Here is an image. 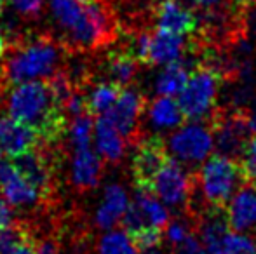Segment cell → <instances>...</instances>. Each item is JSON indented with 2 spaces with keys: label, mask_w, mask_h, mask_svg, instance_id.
Wrapping results in <instances>:
<instances>
[{
  "label": "cell",
  "mask_w": 256,
  "mask_h": 254,
  "mask_svg": "<svg viewBox=\"0 0 256 254\" xmlns=\"http://www.w3.org/2000/svg\"><path fill=\"white\" fill-rule=\"evenodd\" d=\"M56 40L66 51H94L110 44L117 33L115 19L104 0H49Z\"/></svg>",
  "instance_id": "1"
},
{
  "label": "cell",
  "mask_w": 256,
  "mask_h": 254,
  "mask_svg": "<svg viewBox=\"0 0 256 254\" xmlns=\"http://www.w3.org/2000/svg\"><path fill=\"white\" fill-rule=\"evenodd\" d=\"M9 115L37 132L40 141L56 143L66 131L63 103L48 80H26L12 87L7 99Z\"/></svg>",
  "instance_id": "2"
},
{
  "label": "cell",
  "mask_w": 256,
  "mask_h": 254,
  "mask_svg": "<svg viewBox=\"0 0 256 254\" xmlns=\"http://www.w3.org/2000/svg\"><path fill=\"white\" fill-rule=\"evenodd\" d=\"M63 45L52 37L42 35L20 45L4 64L2 77L20 84L26 80H46L60 70Z\"/></svg>",
  "instance_id": "3"
},
{
  "label": "cell",
  "mask_w": 256,
  "mask_h": 254,
  "mask_svg": "<svg viewBox=\"0 0 256 254\" xmlns=\"http://www.w3.org/2000/svg\"><path fill=\"white\" fill-rule=\"evenodd\" d=\"M246 181L240 162L222 153L209 157L200 169V188L208 204L216 209H225L237 187Z\"/></svg>",
  "instance_id": "4"
},
{
  "label": "cell",
  "mask_w": 256,
  "mask_h": 254,
  "mask_svg": "<svg viewBox=\"0 0 256 254\" xmlns=\"http://www.w3.org/2000/svg\"><path fill=\"white\" fill-rule=\"evenodd\" d=\"M218 85L220 75L214 68L199 66L194 73H190L178 98L183 117L192 122L206 119L212 112Z\"/></svg>",
  "instance_id": "5"
},
{
  "label": "cell",
  "mask_w": 256,
  "mask_h": 254,
  "mask_svg": "<svg viewBox=\"0 0 256 254\" xmlns=\"http://www.w3.org/2000/svg\"><path fill=\"white\" fill-rule=\"evenodd\" d=\"M148 192L158 197L166 206L182 207L188 202L190 192H192L190 178L182 167V164H178V160L168 157V160L162 164V167L154 176Z\"/></svg>",
  "instance_id": "6"
},
{
  "label": "cell",
  "mask_w": 256,
  "mask_h": 254,
  "mask_svg": "<svg viewBox=\"0 0 256 254\" xmlns=\"http://www.w3.org/2000/svg\"><path fill=\"white\" fill-rule=\"evenodd\" d=\"M212 132L202 124H186L169 138V152L185 164L202 162L212 150Z\"/></svg>",
  "instance_id": "7"
},
{
  "label": "cell",
  "mask_w": 256,
  "mask_h": 254,
  "mask_svg": "<svg viewBox=\"0 0 256 254\" xmlns=\"http://www.w3.org/2000/svg\"><path fill=\"white\" fill-rule=\"evenodd\" d=\"M211 132L214 134L216 150L230 159H240L248 141L251 139L248 117H244L242 113H232L218 119L212 117Z\"/></svg>",
  "instance_id": "8"
},
{
  "label": "cell",
  "mask_w": 256,
  "mask_h": 254,
  "mask_svg": "<svg viewBox=\"0 0 256 254\" xmlns=\"http://www.w3.org/2000/svg\"><path fill=\"white\" fill-rule=\"evenodd\" d=\"M9 162L21 174V178L38 192L42 200H46L52 193V167L49 164V160L46 159V155L42 153V150H38V146L28 150V152L20 153V155L9 157Z\"/></svg>",
  "instance_id": "9"
},
{
  "label": "cell",
  "mask_w": 256,
  "mask_h": 254,
  "mask_svg": "<svg viewBox=\"0 0 256 254\" xmlns=\"http://www.w3.org/2000/svg\"><path fill=\"white\" fill-rule=\"evenodd\" d=\"M168 157L164 141L158 136H150L140 143L132 157V178H134L138 190L148 192L154 176L162 167V164L168 160Z\"/></svg>",
  "instance_id": "10"
},
{
  "label": "cell",
  "mask_w": 256,
  "mask_h": 254,
  "mask_svg": "<svg viewBox=\"0 0 256 254\" xmlns=\"http://www.w3.org/2000/svg\"><path fill=\"white\" fill-rule=\"evenodd\" d=\"M145 108V99L136 89L131 87H122L118 98L110 106L104 119L112 124L124 138H131L134 136L136 129H138L140 117Z\"/></svg>",
  "instance_id": "11"
},
{
  "label": "cell",
  "mask_w": 256,
  "mask_h": 254,
  "mask_svg": "<svg viewBox=\"0 0 256 254\" xmlns=\"http://www.w3.org/2000/svg\"><path fill=\"white\" fill-rule=\"evenodd\" d=\"M155 23L157 30L176 35L192 33L197 28L196 14L186 9L180 0H160L155 9Z\"/></svg>",
  "instance_id": "12"
},
{
  "label": "cell",
  "mask_w": 256,
  "mask_h": 254,
  "mask_svg": "<svg viewBox=\"0 0 256 254\" xmlns=\"http://www.w3.org/2000/svg\"><path fill=\"white\" fill-rule=\"evenodd\" d=\"M0 192L7 202L16 207H32L42 200L38 192L21 178L9 160L0 162Z\"/></svg>",
  "instance_id": "13"
},
{
  "label": "cell",
  "mask_w": 256,
  "mask_h": 254,
  "mask_svg": "<svg viewBox=\"0 0 256 254\" xmlns=\"http://www.w3.org/2000/svg\"><path fill=\"white\" fill-rule=\"evenodd\" d=\"M40 145V138L34 129H30L12 117H0V150L9 157L20 155Z\"/></svg>",
  "instance_id": "14"
},
{
  "label": "cell",
  "mask_w": 256,
  "mask_h": 254,
  "mask_svg": "<svg viewBox=\"0 0 256 254\" xmlns=\"http://www.w3.org/2000/svg\"><path fill=\"white\" fill-rule=\"evenodd\" d=\"M230 230L246 232L256 228V187H240L226 204Z\"/></svg>",
  "instance_id": "15"
},
{
  "label": "cell",
  "mask_w": 256,
  "mask_h": 254,
  "mask_svg": "<svg viewBox=\"0 0 256 254\" xmlns=\"http://www.w3.org/2000/svg\"><path fill=\"white\" fill-rule=\"evenodd\" d=\"M186 42L183 35L169 33V31L157 30L150 33V45H148V58L146 64H164L180 61L185 52Z\"/></svg>",
  "instance_id": "16"
},
{
  "label": "cell",
  "mask_w": 256,
  "mask_h": 254,
  "mask_svg": "<svg viewBox=\"0 0 256 254\" xmlns=\"http://www.w3.org/2000/svg\"><path fill=\"white\" fill-rule=\"evenodd\" d=\"M102 159H100V155L94 150H91V145L75 148L72 178H74V183L78 188H82V190L94 188L98 185L100 178H102Z\"/></svg>",
  "instance_id": "17"
},
{
  "label": "cell",
  "mask_w": 256,
  "mask_h": 254,
  "mask_svg": "<svg viewBox=\"0 0 256 254\" xmlns=\"http://www.w3.org/2000/svg\"><path fill=\"white\" fill-rule=\"evenodd\" d=\"M129 206L128 193L120 185H108L104 188L103 200L96 211V225L103 230L114 228L122 220Z\"/></svg>",
  "instance_id": "18"
},
{
  "label": "cell",
  "mask_w": 256,
  "mask_h": 254,
  "mask_svg": "<svg viewBox=\"0 0 256 254\" xmlns=\"http://www.w3.org/2000/svg\"><path fill=\"white\" fill-rule=\"evenodd\" d=\"M230 234V225L226 220V213L223 209L211 207L208 214L200 220L199 239L202 241L208 254H220L225 237Z\"/></svg>",
  "instance_id": "19"
},
{
  "label": "cell",
  "mask_w": 256,
  "mask_h": 254,
  "mask_svg": "<svg viewBox=\"0 0 256 254\" xmlns=\"http://www.w3.org/2000/svg\"><path fill=\"white\" fill-rule=\"evenodd\" d=\"M96 148L108 162H118L126 152V138L102 115L94 124Z\"/></svg>",
  "instance_id": "20"
},
{
  "label": "cell",
  "mask_w": 256,
  "mask_h": 254,
  "mask_svg": "<svg viewBox=\"0 0 256 254\" xmlns=\"http://www.w3.org/2000/svg\"><path fill=\"white\" fill-rule=\"evenodd\" d=\"M148 119L155 129H176L183 124V113L172 96H160L148 106Z\"/></svg>",
  "instance_id": "21"
},
{
  "label": "cell",
  "mask_w": 256,
  "mask_h": 254,
  "mask_svg": "<svg viewBox=\"0 0 256 254\" xmlns=\"http://www.w3.org/2000/svg\"><path fill=\"white\" fill-rule=\"evenodd\" d=\"M136 70H138V61L131 52L114 51L106 56L104 71H106L108 82H114V84L124 87L129 80H132Z\"/></svg>",
  "instance_id": "22"
},
{
  "label": "cell",
  "mask_w": 256,
  "mask_h": 254,
  "mask_svg": "<svg viewBox=\"0 0 256 254\" xmlns=\"http://www.w3.org/2000/svg\"><path fill=\"white\" fill-rule=\"evenodd\" d=\"M134 206L138 207V211L142 213L143 221L146 227H157L166 230V227L169 225V213L162 202H158L155 199L154 193L138 190L134 197Z\"/></svg>",
  "instance_id": "23"
},
{
  "label": "cell",
  "mask_w": 256,
  "mask_h": 254,
  "mask_svg": "<svg viewBox=\"0 0 256 254\" xmlns=\"http://www.w3.org/2000/svg\"><path fill=\"white\" fill-rule=\"evenodd\" d=\"M186 78H188V70L182 61L164 64L155 80V91L160 96H176L183 89Z\"/></svg>",
  "instance_id": "24"
},
{
  "label": "cell",
  "mask_w": 256,
  "mask_h": 254,
  "mask_svg": "<svg viewBox=\"0 0 256 254\" xmlns=\"http://www.w3.org/2000/svg\"><path fill=\"white\" fill-rule=\"evenodd\" d=\"M122 87L114 82H102L92 89L89 94H86L88 98V112L94 115H104L110 110V106L115 103V99L118 98Z\"/></svg>",
  "instance_id": "25"
},
{
  "label": "cell",
  "mask_w": 256,
  "mask_h": 254,
  "mask_svg": "<svg viewBox=\"0 0 256 254\" xmlns=\"http://www.w3.org/2000/svg\"><path fill=\"white\" fill-rule=\"evenodd\" d=\"M100 254H138L126 232H110L100 241Z\"/></svg>",
  "instance_id": "26"
},
{
  "label": "cell",
  "mask_w": 256,
  "mask_h": 254,
  "mask_svg": "<svg viewBox=\"0 0 256 254\" xmlns=\"http://www.w3.org/2000/svg\"><path fill=\"white\" fill-rule=\"evenodd\" d=\"M92 129H94V124H92V115L89 112L74 117V122H72L70 127V136L75 148H82V146L91 145Z\"/></svg>",
  "instance_id": "27"
},
{
  "label": "cell",
  "mask_w": 256,
  "mask_h": 254,
  "mask_svg": "<svg viewBox=\"0 0 256 254\" xmlns=\"http://www.w3.org/2000/svg\"><path fill=\"white\" fill-rule=\"evenodd\" d=\"M220 254H256V244L248 235L230 232L223 241Z\"/></svg>",
  "instance_id": "28"
},
{
  "label": "cell",
  "mask_w": 256,
  "mask_h": 254,
  "mask_svg": "<svg viewBox=\"0 0 256 254\" xmlns=\"http://www.w3.org/2000/svg\"><path fill=\"white\" fill-rule=\"evenodd\" d=\"M162 234H164L162 228L145 227V228H142V230L131 234L129 239H131L136 251H150V249L157 248V246L162 242Z\"/></svg>",
  "instance_id": "29"
},
{
  "label": "cell",
  "mask_w": 256,
  "mask_h": 254,
  "mask_svg": "<svg viewBox=\"0 0 256 254\" xmlns=\"http://www.w3.org/2000/svg\"><path fill=\"white\" fill-rule=\"evenodd\" d=\"M30 235V228H26L21 223H16L12 227L0 230V254H9L21 241H24Z\"/></svg>",
  "instance_id": "30"
},
{
  "label": "cell",
  "mask_w": 256,
  "mask_h": 254,
  "mask_svg": "<svg viewBox=\"0 0 256 254\" xmlns=\"http://www.w3.org/2000/svg\"><path fill=\"white\" fill-rule=\"evenodd\" d=\"M240 167L246 181L256 185V136L248 141L242 155H240Z\"/></svg>",
  "instance_id": "31"
},
{
  "label": "cell",
  "mask_w": 256,
  "mask_h": 254,
  "mask_svg": "<svg viewBox=\"0 0 256 254\" xmlns=\"http://www.w3.org/2000/svg\"><path fill=\"white\" fill-rule=\"evenodd\" d=\"M174 249L176 254H208L199 235L192 234V232H188L178 244H174Z\"/></svg>",
  "instance_id": "32"
},
{
  "label": "cell",
  "mask_w": 256,
  "mask_h": 254,
  "mask_svg": "<svg viewBox=\"0 0 256 254\" xmlns=\"http://www.w3.org/2000/svg\"><path fill=\"white\" fill-rule=\"evenodd\" d=\"M14 10L26 19H35L44 9L46 0H10Z\"/></svg>",
  "instance_id": "33"
},
{
  "label": "cell",
  "mask_w": 256,
  "mask_h": 254,
  "mask_svg": "<svg viewBox=\"0 0 256 254\" xmlns=\"http://www.w3.org/2000/svg\"><path fill=\"white\" fill-rule=\"evenodd\" d=\"M16 214H14V209L6 199H0V230L4 228H9L12 225H16Z\"/></svg>",
  "instance_id": "34"
},
{
  "label": "cell",
  "mask_w": 256,
  "mask_h": 254,
  "mask_svg": "<svg viewBox=\"0 0 256 254\" xmlns=\"http://www.w3.org/2000/svg\"><path fill=\"white\" fill-rule=\"evenodd\" d=\"M186 234H188V228H186L182 221H172V223H169L168 227H166V235H168L169 242H171L172 246L178 244Z\"/></svg>",
  "instance_id": "35"
},
{
  "label": "cell",
  "mask_w": 256,
  "mask_h": 254,
  "mask_svg": "<svg viewBox=\"0 0 256 254\" xmlns=\"http://www.w3.org/2000/svg\"><path fill=\"white\" fill-rule=\"evenodd\" d=\"M37 246H38V242L35 241L34 235H30V237H26L24 241H21L9 254H37Z\"/></svg>",
  "instance_id": "36"
},
{
  "label": "cell",
  "mask_w": 256,
  "mask_h": 254,
  "mask_svg": "<svg viewBox=\"0 0 256 254\" xmlns=\"http://www.w3.org/2000/svg\"><path fill=\"white\" fill-rule=\"evenodd\" d=\"M37 254H58V246L52 241L40 242L37 246Z\"/></svg>",
  "instance_id": "37"
},
{
  "label": "cell",
  "mask_w": 256,
  "mask_h": 254,
  "mask_svg": "<svg viewBox=\"0 0 256 254\" xmlns=\"http://www.w3.org/2000/svg\"><path fill=\"white\" fill-rule=\"evenodd\" d=\"M192 5H196V7H202V9H211V7H214V5H218L222 0H188Z\"/></svg>",
  "instance_id": "38"
},
{
  "label": "cell",
  "mask_w": 256,
  "mask_h": 254,
  "mask_svg": "<svg viewBox=\"0 0 256 254\" xmlns=\"http://www.w3.org/2000/svg\"><path fill=\"white\" fill-rule=\"evenodd\" d=\"M248 124H250V129H251V134H256V110L248 117Z\"/></svg>",
  "instance_id": "39"
},
{
  "label": "cell",
  "mask_w": 256,
  "mask_h": 254,
  "mask_svg": "<svg viewBox=\"0 0 256 254\" xmlns=\"http://www.w3.org/2000/svg\"><path fill=\"white\" fill-rule=\"evenodd\" d=\"M253 26H254V33H256V10H254V17H253Z\"/></svg>",
  "instance_id": "40"
},
{
  "label": "cell",
  "mask_w": 256,
  "mask_h": 254,
  "mask_svg": "<svg viewBox=\"0 0 256 254\" xmlns=\"http://www.w3.org/2000/svg\"><path fill=\"white\" fill-rule=\"evenodd\" d=\"M146 254H157V253H146Z\"/></svg>",
  "instance_id": "41"
},
{
  "label": "cell",
  "mask_w": 256,
  "mask_h": 254,
  "mask_svg": "<svg viewBox=\"0 0 256 254\" xmlns=\"http://www.w3.org/2000/svg\"><path fill=\"white\" fill-rule=\"evenodd\" d=\"M0 157H2V150H0Z\"/></svg>",
  "instance_id": "42"
}]
</instances>
